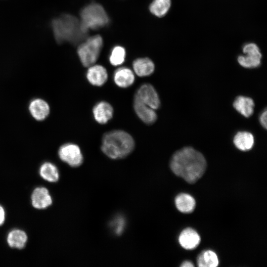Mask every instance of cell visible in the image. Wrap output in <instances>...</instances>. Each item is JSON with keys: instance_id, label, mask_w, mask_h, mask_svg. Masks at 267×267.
Masks as SVG:
<instances>
[{"instance_id": "5", "label": "cell", "mask_w": 267, "mask_h": 267, "mask_svg": "<svg viewBox=\"0 0 267 267\" xmlns=\"http://www.w3.org/2000/svg\"><path fill=\"white\" fill-rule=\"evenodd\" d=\"M102 45V38L99 35L90 37L79 45L77 52L84 66L89 67L96 61Z\"/></svg>"}, {"instance_id": "7", "label": "cell", "mask_w": 267, "mask_h": 267, "mask_svg": "<svg viewBox=\"0 0 267 267\" xmlns=\"http://www.w3.org/2000/svg\"><path fill=\"white\" fill-rule=\"evenodd\" d=\"M60 159L72 167L80 166L83 156L80 147L76 144L67 143L61 145L58 152Z\"/></svg>"}, {"instance_id": "1", "label": "cell", "mask_w": 267, "mask_h": 267, "mask_svg": "<svg viewBox=\"0 0 267 267\" xmlns=\"http://www.w3.org/2000/svg\"><path fill=\"white\" fill-rule=\"evenodd\" d=\"M170 166L177 176L189 183H194L204 174L207 167L203 155L192 147H184L172 156Z\"/></svg>"}, {"instance_id": "25", "label": "cell", "mask_w": 267, "mask_h": 267, "mask_svg": "<svg viewBox=\"0 0 267 267\" xmlns=\"http://www.w3.org/2000/svg\"><path fill=\"white\" fill-rule=\"evenodd\" d=\"M114 231L117 235H120L123 231L125 225L124 219L121 217H117L111 222Z\"/></svg>"}, {"instance_id": "3", "label": "cell", "mask_w": 267, "mask_h": 267, "mask_svg": "<svg viewBox=\"0 0 267 267\" xmlns=\"http://www.w3.org/2000/svg\"><path fill=\"white\" fill-rule=\"evenodd\" d=\"M134 142L132 136L122 130H114L106 133L102 140L101 150L108 157L123 158L133 150Z\"/></svg>"}, {"instance_id": "15", "label": "cell", "mask_w": 267, "mask_h": 267, "mask_svg": "<svg viewBox=\"0 0 267 267\" xmlns=\"http://www.w3.org/2000/svg\"><path fill=\"white\" fill-rule=\"evenodd\" d=\"M93 114L96 122L101 124H104L112 118L113 109L109 103L101 101L94 106Z\"/></svg>"}, {"instance_id": "9", "label": "cell", "mask_w": 267, "mask_h": 267, "mask_svg": "<svg viewBox=\"0 0 267 267\" xmlns=\"http://www.w3.org/2000/svg\"><path fill=\"white\" fill-rule=\"evenodd\" d=\"M134 107L137 116L145 123L152 124L157 119V114L154 109L141 101L134 96Z\"/></svg>"}, {"instance_id": "11", "label": "cell", "mask_w": 267, "mask_h": 267, "mask_svg": "<svg viewBox=\"0 0 267 267\" xmlns=\"http://www.w3.org/2000/svg\"><path fill=\"white\" fill-rule=\"evenodd\" d=\"M200 237L194 229L187 227L183 229L178 237L180 246L186 250L196 248L200 242Z\"/></svg>"}, {"instance_id": "10", "label": "cell", "mask_w": 267, "mask_h": 267, "mask_svg": "<svg viewBox=\"0 0 267 267\" xmlns=\"http://www.w3.org/2000/svg\"><path fill=\"white\" fill-rule=\"evenodd\" d=\"M29 110L32 116L37 121H43L48 116L50 107L44 100L37 98L31 100Z\"/></svg>"}, {"instance_id": "12", "label": "cell", "mask_w": 267, "mask_h": 267, "mask_svg": "<svg viewBox=\"0 0 267 267\" xmlns=\"http://www.w3.org/2000/svg\"><path fill=\"white\" fill-rule=\"evenodd\" d=\"M108 78L106 69L100 65L89 66L87 73V78L92 85L101 86L105 84Z\"/></svg>"}, {"instance_id": "2", "label": "cell", "mask_w": 267, "mask_h": 267, "mask_svg": "<svg viewBox=\"0 0 267 267\" xmlns=\"http://www.w3.org/2000/svg\"><path fill=\"white\" fill-rule=\"evenodd\" d=\"M50 26L54 38L59 44H77L86 38L89 32L83 27L80 19L68 13L53 18Z\"/></svg>"}, {"instance_id": "28", "label": "cell", "mask_w": 267, "mask_h": 267, "mask_svg": "<svg viewBox=\"0 0 267 267\" xmlns=\"http://www.w3.org/2000/svg\"><path fill=\"white\" fill-rule=\"evenodd\" d=\"M180 267H193V264L189 261H185L182 263Z\"/></svg>"}, {"instance_id": "22", "label": "cell", "mask_w": 267, "mask_h": 267, "mask_svg": "<svg viewBox=\"0 0 267 267\" xmlns=\"http://www.w3.org/2000/svg\"><path fill=\"white\" fill-rule=\"evenodd\" d=\"M41 176L49 182H56L59 178V173L56 167L50 162H45L40 169Z\"/></svg>"}, {"instance_id": "6", "label": "cell", "mask_w": 267, "mask_h": 267, "mask_svg": "<svg viewBox=\"0 0 267 267\" xmlns=\"http://www.w3.org/2000/svg\"><path fill=\"white\" fill-rule=\"evenodd\" d=\"M242 51L244 55H239L237 58L239 64L246 68L258 67L261 63L262 55L258 46L255 43H249L245 44Z\"/></svg>"}, {"instance_id": "24", "label": "cell", "mask_w": 267, "mask_h": 267, "mask_svg": "<svg viewBox=\"0 0 267 267\" xmlns=\"http://www.w3.org/2000/svg\"><path fill=\"white\" fill-rule=\"evenodd\" d=\"M126 51L121 46H116L112 50L109 61L113 66L121 65L125 61Z\"/></svg>"}, {"instance_id": "14", "label": "cell", "mask_w": 267, "mask_h": 267, "mask_svg": "<svg viewBox=\"0 0 267 267\" xmlns=\"http://www.w3.org/2000/svg\"><path fill=\"white\" fill-rule=\"evenodd\" d=\"M233 106L242 116L249 118L254 113L255 103L251 97L239 95L234 100Z\"/></svg>"}, {"instance_id": "23", "label": "cell", "mask_w": 267, "mask_h": 267, "mask_svg": "<svg viewBox=\"0 0 267 267\" xmlns=\"http://www.w3.org/2000/svg\"><path fill=\"white\" fill-rule=\"evenodd\" d=\"M171 5V0H153L149 6L152 14L158 17L165 16Z\"/></svg>"}, {"instance_id": "20", "label": "cell", "mask_w": 267, "mask_h": 267, "mask_svg": "<svg viewBox=\"0 0 267 267\" xmlns=\"http://www.w3.org/2000/svg\"><path fill=\"white\" fill-rule=\"evenodd\" d=\"M27 236L25 232L19 229H15L9 232L7 236V241L12 248L22 249L26 245Z\"/></svg>"}, {"instance_id": "17", "label": "cell", "mask_w": 267, "mask_h": 267, "mask_svg": "<svg viewBox=\"0 0 267 267\" xmlns=\"http://www.w3.org/2000/svg\"><path fill=\"white\" fill-rule=\"evenodd\" d=\"M114 81L119 87L127 88L134 83V75L130 69L121 67L115 71L114 74Z\"/></svg>"}, {"instance_id": "18", "label": "cell", "mask_w": 267, "mask_h": 267, "mask_svg": "<svg viewBox=\"0 0 267 267\" xmlns=\"http://www.w3.org/2000/svg\"><path fill=\"white\" fill-rule=\"evenodd\" d=\"M135 73L140 77L147 76L154 72L155 65L148 58H139L135 59L133 64Z\"/></svg>"}, {"instance_id": "4", "label": "cell", "mask_w": 267, "mask_h": 267, "mask_svg": "<svg viewBox=\"0 0 267 267\" xmlns=\"http://www.w3.org/2000/svg\"><path fill=\"white\" fill-rule=\"evenodd\" d=\"M80 21L83 27L88 31L89 29L96 30L106 26L109 17L100 4L92 3L85 6L80 13Z\"/></svg>"}, {"instance_id": "19", "label": "cell", "mask_w": 267, "mask_h": 267, "mask_svg": "<svg viewBox=\"0 0 267 267\" xmlns=\"http://www.w3.org/2000/svg\"><path fill=\"white\" fill-rule=\"evenodd\" d=\"M175 204L179 211L183 213H189L194 210L196 202L190 195L182 193L176 197Z\"/></svg>"}, {"instance_id": "16", "label": "cell", "mask_w": 267, "mask_h": 267, "mask_svg": "<svg viewBox=\"0 0 267 267\" xmlns=\"http://www.w3.org/2000/svg\"><path fill=\"white\" fill-rule=\"evenodd\" d=\"M233 142L237 149L242 151H247L252 148L255 139L252 133L247 131H241L234 135Z\"/></svg>"}, {"instance_id": "26", "label": "cell", "mask_w": 267, "mask_h": 267, "mask_svg": "<svg viewBox=\"0 0 267 267\" xmlns=\"http://www.w3.org/2000/svg\"><path fill=\"white\" fill-rule=\"evenodd\" d=\"M267 109L265 110L261 113L259 116V122L262 126L265 129H267Z\"/></svg>"}, {"instance_id": "8", "label": "cell", "mask_w": 267, "mask_h": 267, "mask_svg": "<svg viewBox=\"0 0 267 267\" xmlns=\"http://www.w3.org/2000/svg\"><path fill=\"white\" fill-rule=\"evenodd\" d=\"M135 96L154 110L160 106L159 95L154 88L150 84H145L142 85L137 90Z\"/></svg>"}, {"instance_id": "21", "label": "cell", "mask_w": 267, "mask_h": 267, "mask_svg": "<svg viewBox=\"0 0 267 267\" xmlns=\"http://www.w3.org/2000/svg\"><path fill=\"white\" fill-rule=\"evenodd\" d=\"M197 265L199 267H216L219 265L217 254L211 250H206L201 253L197 257Z\"/></svg>"}, {"instance_id": "27", "label": "cell", "mask_w": 267, "mask_h": 267, "mask_svg": "<svg viewBox=\"0 0 267 267\" xmlns=\"http://www.w3.org/2000/svg\"><path fill=\"white\" fill-rule=\"evenodd\" d=\"M5 219V213L3 208L0 206V225H1Z\"/></svg>"}, {"instance_id": "13", "label": "cell", "mask_w": 267, "mask_h": 267, "mask_svg": "<svg viewBox=\"0 0 267 267\" xmlns=\"http://www.w3.org/2000/svg\"><path fill=\"white\" fill-rule=\"evenodd\" d=\"M31 199L33 206L38 209L46 208L52 204L51 197L44 187L36 188L32 194Z\"/></svg>"}]
</instances>
